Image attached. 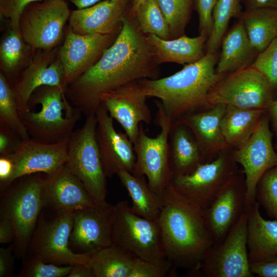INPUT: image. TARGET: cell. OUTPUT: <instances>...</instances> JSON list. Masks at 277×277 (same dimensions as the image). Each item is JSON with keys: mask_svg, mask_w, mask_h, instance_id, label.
<instances>
[{"mask_svg": "<svg viewBox=\"0 0 277 277\" xmlns=\"http://www.w3.org/2000/svg\"><path fill=\"white\" fill-rule=\"evenodd\" d=\"M67 141L47 143L31 138L19 141L12 152L6 155L12 160L14 169L5 189L26 175L55 173L68 160Z\"/></svg>", "mask_w": 277, "mask_h": 277, "instance_id": "15", "label": "cell"}, {"mask_svg": "<svg viewBox=\"0 0 277 277\" xmlns=\"http://www.w3.org/2000/svg\"><path fill=\"white\" fill-rule=\"evenodd\" d=\"M116 175L131 199L132 211L143 217L157 220L162 206L161 197L150 188L146 177L126 170L119 171Z\"/></svg>", "mask_w": 277, "mask_h": 277, "instance_id": "29", "label": "cell"}, {"mask_svg": "<svg viewBox=\"0 0 277 277\" xmlns=\"http://www.w3.org/2000/svg\"><path fill=\"white\" fill-rule=\"evenodd\" d=\"M245 10L261 8L277 9V0H241Z\"/></svg>", "mask_w": 277, "mask_h": 277, "instance_id": "49", "label": "cell"}, {"mask_svg": "<svg viewBox=\"0 0 277 277\" xmlns=\"http://www.w3.org/2000/svg\"><path fill=\"white\" fill-rule=\"evenodd\" d=\"M272 132L277 136V99L273 101L267 110Z\"/></svg>", "mask_w": 277, "mask_h": 277, "instance_id": "51", "label": "cell"}, {"mask_svg": "<svg viewBox=\"0 0 277 277\" xmlns=\"http://www.w3.org/2000/svg\"><path fill=\"white\" fill-rule=\"evenodd\" d=\"M95 204L83 183L65 165L54 174L49 175L47 205L74 212Z\"/></svg>", "mask_w": 277, "mask_h": 277, "instance_id": "24", "label": "cell"}, {"mask_svg": "<svg viewBox=\"0 0 277 277\" xmlns=\"http://www.w3.org/2000/svg\"><path fill=\"white\" fill-rule=\"evenodd\" d=\"M148 43L153 48L158 63H175L190 64L205 55L203 48L208 38L199 35L194 37L185 34L174 39H164L156 35H146Z\"/></svg>", "mask_w": 277, "mask_h": 277, "instance_id": "28", "label": "cell"}, {"mask_svg": "<svg viewBox=\"0 0 277 277\" xmlns=\"http://www.w3.org/2000/svg\"><path fill=\"white\" fill-rule=\"evenodd\" d=\"M255 200L268 216L277 221V166L267 171L259 180Z\"/></svg>", "mask_w": 277, "mask_h": 277, "instance_id": "38", "label": "cell"}, {"mask_svg": "<svg viewBox=\"0 0 277 277\" xmlns=\"http://www.w3.org/2000/svg\"><path fill=\"white\" fill-rule=\"evenodd\" d=\"M267 112L261 117L249 138L233 149L234 161L243 167L246 185V211L256 201L257 184L263 175L277 166V152L272 144L273 133L270 130Z\"/></svg>", "mask_w": 277, "mask_h": 277, "instance_id": "14", "label": "cell"}, {"mask_svg": "<svg viewBox=\"0 0 277 277\" xmlns=\"http://www.w3.org/2000/svg\"><path fill=\"white\" fill-rule=\"evenodd\" d=\"M113 205L95 204L73 212L69 247L78 253L92 254L112 245L111 216Z\"/></svg>", "mask_w": 277, "mask_h": 277, "instance_id": "17", "label": "cell"}, {"mask_svg": "<svg viewBox=\"0 0 277 277\" xmlns=\"http://www.w3.org/2000/svg\"><path fill=\"white\" fill-rule=\"evenodd\" d=\"M267 110L249 109L227 106L221 123L222 131L228 146L235 149L251 136L263 114Z\"/></svg>", "mask_w": 277, "mask_h": 277, "instance_id": "30", "label": "cell"}, {"mask_svg": "<svg viewBox=\"0 0 277 277\" xmlns=\"http://www.w3.org/2000/svg\"><path fill=\"white\" fill-rule=\"evenodd\" d=\"M169 163L173 176L192 173L203 163L199 144L191 130L179 121L172 123L169 134Z\"/></svg>", "mask_w": 277, "mask_h": 277, "instance_id": "26", "label": "cell"}, {"mask_svg": "<svg viewBox=\"0 0 277 277\" xmlns=\"http://www.w3.org/2000/svg\"><path fill=\"white\" fill-rule=\"evenodd\" d=\"M31 102L41 105L39 111L28 109L21 117L31 138L47 143L68 140L81 113L75 111L74 113L64 116L73 113L64 114V110L75 108L67 98L65 90L57 86H43L33 93L29 103Z\"/></svg>", "mask_w": 277, "mask_h": 277, "instance_id": "5", "label": "cell"}, {"mask_svg": "<svg viewBox=\"0 0 277 277\" xmlns=\"http://www.w3.org/2000/svg\"><path fill=\"white\" fill-rule=\"evenodd\" d=\"M217 0H194L199 20V35L207 38L213 27L212 13Z\"/></svg>", "mask_w": 277, "mask_h": 277, "instance_id": "43", "label": "cell"}, {"mask_svg": "<svg viewBox=\"0 0 277 277\" xmlns=\"http://www.w3.org/2000/svg\"><path fill=\"white\" fill-rule=\"evenodd\" d=\"M221 44L220 57L215 68L219 74L225 75L250 67L259 54L240 18L224 35Z\"/></svg>", "mask_w": 277, "mask_h": 277, "instance_id": "27", "label": "cell"}, {"mask_svg": "<svg viewBox=\"0 0 277 277\" xmlns=\"http://www.w3.org/2000/svg\"><path fill=\"white\" fill-rule=\"evenodd\" d=\"M119 33L81 35L68 28L64 43L58 51L63 66V85L65 91L70 84L100 60L104 51L114 43Z\"/></svg>", "mask_w": 277, "mask_h": 277, "instance_id": "16", "label": "cell"}, {"mask_svg": "<svg viewBox=\"0 0 277 277\" xmlns=\"http://www.w3.org/2000/svg\"><path fill=\"white\" fill-rule=\"evenodd\" d=\"M172 267L170 262L157 263L135 258L129 277H164Z\"/></svg>", "mask_w": 277, "mask_h": 277, "instance_id": "41", "label": "cell"}, {"mask_svg": "<svg viewBox=\"0 0 277 277\" xmlns=\"http://www.w3.org/2000/svg\"><path fill=\"white\" fill-rule=\"evenodd\" d=\"M191 274L206 277H252L247 247V213L226 236L214 243Z\"/></svg>", "mask_w": 277, "mask_h": 277, "instance_id": "10", "label": "cell"}, {"mask_svg": "<svg viewBox=\"0 0 277 277\" xmlns=\"http://www.w3.org/2000/svg\"><path fill=\"white\" fill-rule=\"evenodd\" d=\"M239 18L252 45L259 53L277 37V9L245 10Z\"/></svg>", "mask_w": 277, "mask_h": 277, "instance_id": "31", "label": "cell"}, {"mask_svg": "<svg viewBox=\"0 0 277 277\" xmlns=\"http://www.w3.org/2000/svg\"><path fill=\"white\" fill-rule=\"evenodd\" d=\"M250 66L262 74L277 93V37L259 53Z\"/></svg>", "mask_w": 277, "mask_h": 277, "instance_id": "40", "label": "cell"}, {"mask_svg": "<svg viewBox=\"0 0 277 277\" xmlns=\"http://www.w3.org/2000/svg\"><path fill=\"white\" fill-rule=\"evenodd\" d=\"M48 182L49 175L34 173L18 179L1 192L0 216L13 224L14 252L24 261L40 214L47 204Z\"/></svg>", "mask_w": 277, "mask_h": 277, "instance_id": "4", "label": "cell"}, {"mask_svg": "<svg viewBox=\"0 0 277 277\" xmlns=\"http://www.w3.org/2000/svg\"><path fill=\"white\" fill-rule=\"evenodd\" d=\"M41 1L0 0L1 16L8 20L11 29L19 32V18L25 8L31 3Z\"/></svg>", "mask_w": 277, "mask_h": 277, "instance_id": "42", "label": "cell"}, {"mask_svg": "<svg viewBox=\"0 0 277 277\" xmlns=\"http://www.w3.org/2000/svg\"><path fill=\"white\" fill-rule=\"evenodd\" d=\"M25 43L20 32L11 28L2 41L0 60L6 73L13 74L21 65L26 54Z\"/></svg>", "mask_w": 277, "mask_h": 277, "instance_id": "37", "label": "cell"}, {"mask_svg": "<svg viewBox=\"0 0 277 277\" xmlns=\"http://www.w3.org/2000/svg\"><path fill=\"white\" fill-rule=\"evenodd\" d=\"M250 269L260 277H277V256L268 262L250 263Z\"/></svg>", "mask_w": 277, "mask_h": 277, "instance_id": "45", "label": "cell"}, {"mask_svg": "<svg viewBox=\"0 0 277 277\" xmlns=\"http://www.w3.org/2000/svg\"><path fill=\"white\" fill-rule=\"evenodd\" d=\"M14 169L12 160L7 156L0 157V183L1 190H3L7 183L11 177Z\"/></svg>", "mask_w": 277, "mask_h": 277, "instance_id": "47", "label": "cell"}, {"mask_svg": "<svg viewBox=\"0 0 277 277\" xmlns=\"http://www.w3.org/2000/svg\"><path fill=\"white\" fill-rule=\"evenodd\" d=\"M160 197L162 206L157 221L165 255L173 267L191 271L214 243L204 209L171 184Z\"/></svg>", "mask_w": 277, "mask_h": 277, "instance_id": "2", "label": "cell"}, {"mask_svg": "<svg viewBox=\"0 0 277 277\" xmlns=\"http://www.w3.org/2000/svg\"><path fill=\"white\" fill-rule=\"evenodd\" d=\"M241 0H217L212 13V30L206 43L207 52H216L231 18L241 16Z\"/></svg>", "mask_w": 277, "mask_h": 277, "instance_id": "34", "label": "cell"}, {"mask_svg": "<svg viewBox=\"0 0 277 277\" xmlns=\"http://www.w3.org/2000/svg\"><path fill=\"white\" fill-rule=\"evenodd\" d=\"M0 125L14 134L20 140L30 138L17 108L12 88L6 77L0 73Z\"/></svg>", "mask_w": 277, "mask_h": 277, "instance_id": "33", "label": "cell"}, {"mask_svg": "<svg viewBox=\"0 0 277 277\" xmlns=\"http://www.w3.org/2000/svg\"><path fill=\"white\" fill-rule=\"evenodd\" d=\"M216 52H206L200 60L170 76L138 80L143 93L160 100L166 115L172 123L191 112L209 108L210 90L225 75L215 72Z\"/></svg>", "mask_w": 277, "mask_h": 277, "instance_id": "3", "label": "cell"}, {"mask_svg": "<svg viewBox=\"0 0 277 277\" xmlns=\"http://www.w3.org/2000/svg\"><path fill=\"white\" fill-rule=\"evenodd\" d=\"M255 201L247 213V247L250 263L265 262L277 256V221L264 219Z\"/></svg>", "mask_w": 277, "mask_h": 277, "instance_id": "25", "label": "cell"}, {"mask_svg": "<svg viewBox=\"0 0 277 277\" xmlns=\"http://www.w3.org/2000/svg\"><path fill=\"white\" fill-rule=\"evenodd\" d=\"M168 25L171 39L184 34L190 18L194 0H157Z\"/></svg>", "mask_w": 277, "mask_h": 277, "instance_id": "36", "label": "cell"}, {"mask_svg": "<svg viewBox=\"0 0 277 277\" xmlns=\"http://www.w3.org/2000/svg\"><path fill=\"white\" fill-rule=\"evenodd\" d=\"M17 137L12 132L1 127L0 155L6 156L12 153L16 146L13 145L12 137Z\"/></svg>", "mask_w": 277, "mask_h": 277, "instance_id": "48", "label": "cell"}, {"mask_svg": "<svg viewBox=\"0 0 277 277\" xmlns=\"http://www.w3.org/2000/svg\"><path fill=\"white\" fill-rule=\"evenodd\" d=\"M233 149L221 152L212 161L201 164L192 173L173 176L171 185L204 210L239 172Z\"/></svg>", "mask_w": 277, "mask_h": 277, "instance_id": "12", "label": "cell"}, {"mask_svg": "<svg viewBox=\"0 0 277 277\" xmlns=\"http://www.w3.org/2000/svg\"><path fill=\"white\" fill-rule=\"evenodd\" d=\"M276 94L262 74L250 66L225 75L210 90L207 102L209 106L267 110Z\"/></svg>", "mask_w": 277, "mask_h": 277, "instance_id": "11", "label": "cell"}, {"mask_svg": "<svg viewBox=\"0 0 277 277\" xmlns=\"http://www.w3.org/2000/svg\"><path fill=\"white\" fill-rule=\"evenodd\" d=\"M245 175L240 172L204 210L206 225L214 243L221 241L246 212Z\"/></svg>", "mask_w": 277, "mask_h": 277, "instance_id": "20", "label": "cell"}, {"mask_svg": "<svg viewBox=\"0 0 277 277\" xmlns=\"http://www.w3.org/2000/svg\"><path fill=\"white\" fill-rule=\"evenodd\" d=\"M95 114L86 116L83 125L67 141L69 170L83 183L96 204L107 203L106 176L96 137Z\"/></svg>", "mask_w": 277, "mask_h": 277, "instance_id": "8", "label": "cell"}, {"mask_svg": "<svg viewBox=\"0 0 277 277\" xmlns=\"http://www.w3.org/2000/svg\"><path fill=\"white\" fill-rule=\"evenodd\" d=\"M71 12L66 0H43L29 4L19 21L24 41L33 49L54 48L62 38Z\"/></svg>", "mask_w": 277, "mask_h": 277, "instance_id": "13", "label": "cell"}, {"mask_svg": "<svg viewBox=\"0 0 277 277\" xmlns=\"http://www.w3.org/2000/svg\"><path fill=\"white\" fill-rule=\"evenodd\" d=\"M135 258L111 245L92 253L88 265L94 277H129Z\"/></svg>", "mask_w": 277, "mask_h": 277, "instance_id": "32", "label": "cell"}, {"mask_svg": "<svg viewBox=\"0 0 277 277\" xmlns=\"http://www.w3.org/2000/svg\"><path fill=\"white\" fill-rule=\"evenodd\" d=\"M63 75V66L56 49L45 50L35 55L12 88L21 117L29 109L30 97L39 87L57 86L65 90Z\"/></svg>", "mask_w": 277, "mask_h": 277, "instance_id": "21", "label": "cell"}, {"mask_svg": "<svg viewBox=\"0 0 277 277\" xmlns=\"http://www.w3.org/2000/svg\"><path fill=\"white\" fill-rule=\"evenodd\" d=\"M72 266H59L48 263L35 256H27L18 277H64L67 276Z\"/></svg>", "mask_w": 277, "mask_h": 277, "instance_id": "39", "label": "cell"}, {"mask_svg": "<svg viewBox=\"0 0 277 277\" xmlns=\"http://www.w3.org/2000/svg\"><path fill=\"white\" fill-rule=\"evenodd\" d=\"M67 276L94 277V275L88 265L77 264L72 265L71 270Z\"/></svg>", "mask_w": 277, "mask_h": 277, "instance_id": "50", "label": "cell"}, {"mask_svg": "<svg viewBox=\"0 0 277 277\" xmlns=\"http://www.w3.org/2000/svg\"><path fill=\"white\" fill-rule=\"evenodd\" d=\"M131 0H103L91 7L71 11L69 28L75 33L111 34L120 32L128 14Z\"/></svg>", "mask_w": 277, "mask_h": 277, "instance_id": "22", "label": "cell"}, {"mask_svg": "<svg viewBox=\"0 0 277 277\" xmlns=\"http://www.w3.org/2000/svg\"><path fill=\"white\" fill-rule=\"evenodd\" d=\"M226 106L222 104L213 105L177 120L187 126L193 134L203 163L212 161L221 152L230 148L225 140L221 126Z\"/></svg>", "mask_w": 277, "mask_h": 277, "instance_id": "23", "label": "cell"}, {"mask_svg": "<svg viewBox=\"0 0 277 277\" xmlns=\"http://www.w3.org/2000/svg\"><path fill=\"white\" fill-rule=\"evenodd\" d=\"M275 150H276V151L277 152V140H276V145H275Z\"/></svg>", "mask_w": 277, "mask_h": 277, "instance_id": "54", "label": "cell"}, {"mask_svg": "<svg viewBox=\"0 0 277 277\" xmlns=\"http://www.w3.org/2000/svg\"><path fill=\"white\" fill-rule=\"evenodd\" d=\"M15 236V229L12 222L6 218L1 217L0 243L5 244L14 242Z\"/></svg>", "mask_w": 277, "mask_h": 277, "instance_id": "46", "label": "cell"}, {"mask_svg": "<svg viewBox=\"0 0 277 277\" xmlns=\"http://www.w3.org/2000/svg\"><path fill=\"white\" fill-rule=\"evenodd\" d=\"M138 81L126 84L105 93L101 104L109 115L116 121L134 143L139 133L140 125L152 122L151 110L146 103Z\"/></svg>", "mask_w": 277, "mask_h": 277, "instance_id": "19", "label": "cell"}, {"mask_svg": "<svg viewBox=\"0 0 277 277\" xmlns=\"http://www.w3.org/2000/svg\"><path fill=\"white\" fill-rule=\"evenodd\" d=\"M72 225L73 212L46 205L39 217L27 256L56 265H88L91 254L76 253L69 247Z\"/></svg>", "mask_w": 277, "mask_h": 277, "instance_id": "7", "label": "cell"}, {"mask_svg": "<svg viewBox=\"0 0 277 277\" xmlns=\"http://www.w3.org/2000/svg\"><path fill=\"white\" fill-rule=\"evenodd\" d=\"M157 108L155 123L161 130L154 137H149L142 123L133 143L136 162L132 174L144 175L150 188L160 196L170 184L173 177L169 157V134L172 124L166 115L160 101H156Z\"/></svg>", "mask_w": 277, "mask_h": 277, "instance_id": "9", "label": "cell"}, {"mask_svg": "<svg viewBox=\"0 0 277 277\" xmlns=\"http://www.w3.org/2000/svg\"><path fill=\"white\" fill-rule=\"evenodd\" d=\"M133 18L145 34H153L164 39H171L168 25L157 0H144L136 10Z\"/></svg>", "mask_w": 277, "mask_h": 277, "instance_id": "35", "label": "cell"}, {"mask_svg": "<svg viewBox=\"0 0 277 277\" xmlns=\"http://www.w3.org/2000/svg\"><path fill=\"white\" fill-rule=\"evenodd\" d=\"M111 240L112 245L135 258L157 263L169 262L164 250L157 221L135 214L127 200L113 205Z\"/></svg>", "mask_w": 277, "mask_h": 277, "instance_id": "6", "label": "cell"}, {"mask_svg": "<svg viewBox=\"0 0 277 277\" xmlns=\"http://www.w3.org/2000/svg\"><path fill=\"white\" fill-rule=\"evenodd\" d=\"M103 0H70L77 7V9H82L91 7Z\"/></svg>", "mask_w": 277, "mask_h": 277, "instance_id": "52", "label": "cell"}, {"mask_svg": "<svg viewBox=\"0 0 277 277\" xmlns=\"http://www.w3.org/2000/svg\"><path fill=\"white\" fill-rule=\"evenodd\" d=\"M95 114L96 137L106 176L111 177L121 170L132 173L136 162L133 143L126 133L115 130L113 119L102 104Z\"/></svg>", "mask_w": 277, "mask_h": 277, "instance_id": "18", "label": "cell"}, {"mask_svg": "<svg viewBox=\"0 0 277 277\" xmlns=\"http://www.w3.org/2000/svg\"><path fill=\"white\" fill-rule=\"evenodd\" d=\"M122 23L115 41L100 60L66 89L69 102L86 116L95 114L103 94L133 81L160 76L154 50L135 19L127 15Z\"/></svg>", "mask_w": 277, "mask_h": 277, "instance_id": "1", "label": "cell"}, {"mask_svg": "<svg viewBox=\"0 0 277 277\" xmlns=\"http://www.w3.org/2000/svg\"><path fill=\"white\" fill-rule=\"evenodd\" d=\"M13 243L7 248L0 249V277L11 276L14 264Z\"/></svg>", "mask_w": 277, "mask_h": 277, "instance_id": "44", "label": "cell"}, {"mask_svg": "<svg viewBox=\"0 0 277 277\" xmlns=\"http://www.w3.org/2000/svg\"><path fill=\"white\" fill-rule=\"evenodd\" d=\"M144 1V0H131L130 8L128 14L130 18H134L136 10Z\"/></svg>", "mask_w": 277, "mask_h": 277, "instance_id": "53", "label": "cell"}]
</instances>
